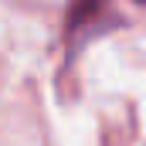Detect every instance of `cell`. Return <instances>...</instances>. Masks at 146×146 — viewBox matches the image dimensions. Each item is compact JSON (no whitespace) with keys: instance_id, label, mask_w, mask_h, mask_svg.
<instances>
[{"instance_id":"obj_1","label":"cell","mask_w":146,"mask_h":146,"mask_svg":"<svg viewBox=\"0 0 146 146\" xmlns=\"http://www.w3.org/2000/svg\"><path fill=\"white\" fill-rule=\"evenodd\" d=\"M106 7H109L106 0H72V10H68V37L75 41V37L82 34V41H85L88 27L106 17Z\"/></svg>"},{"instance_id":"obj_2","label":"cell","mask_w":146,"mask_h":146,"mask_svg":"<svg viewBox=\"0 0 146 146\" xmlns=\"http://www.w3.org/2000/svg\"><path fill=\"white\" fill-rule=\"evenodd\" d=\"M136 3H146V0H136Z\"/></svg>"}]
</instances>
